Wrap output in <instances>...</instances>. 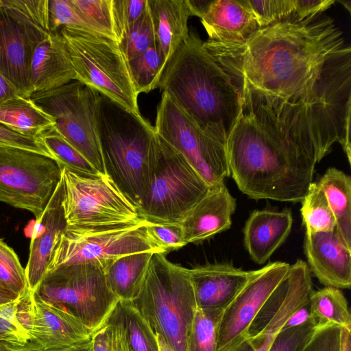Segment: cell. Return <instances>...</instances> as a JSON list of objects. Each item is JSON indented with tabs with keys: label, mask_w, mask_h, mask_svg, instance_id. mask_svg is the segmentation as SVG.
<instances>
[{
	"label": "cell",
	"mask_w": 351,
	"mask_h": 351,
	"mask_svg": "<svg viewBox=\"0 0 351 351\" xmlns=\"http://www.w3.org/2000/svg\"><path fill=\"white\" fill-rule=\"evenodd\" d=\"M204 46L230 75L241 112L318 152L351 160V48L324 13L293 14L241 42Z\"/></svg>",
	"instance_id": "cell-1"
},
{
	"label": "cell",
	"mask_w": 351,
	"mask_h": 351,
	"mask_svg": "<svg viewBox=\"0 0 351 351\" xmlns=\"http://www.w3.org/2000/svg\"><path fill=\"white\" fill-rule=\"evenodd\" d=\"M230 173L254 199L301 202L319 162L317 154L241 112L227 141Z\"/></svg>",
	"instance_id": "cell-2"
},
{
	"label": "cell",
	"mask_w": 351,
	"mask_h": 351,
	"mask_svg": "<svg viewBox=\"0 0 351 351\" xmlns=\"http://www.w3.org/2000/svg\"><path fill=\"white\" fill-rule=\"evenodd\" d=\"M157 88L187 112L209 136L227 145L241 112L230 75L190 32L161 73Z\"/></svg>",
	"instance_id": "cell-3"
},
{
	"label": "cell",
	"mask_w": 351,
	"mask_h": 351,
	"mask_svg": "<svg viewBox=\"0 0 351 351\" xmlns=\"http://www.w3.org/2000/svg\"><path fill=\"white\" fill-rule=\"evenodd\" d=\"M95 126L106 174L138 208L149 185L154 128L141 114L100 93Z\"/></svg>",
	"instance_id": "cell-4"
},
{
	"label": "cell",
	"mask_w": 351,
	"mask_h": 351,
	"mask_svg": "<svg viewBox=\"0 0 351 351\" xmlns=\"http://www.w3.org/2000/svg\"><path fill=\"white\" fill-rule=\"evenodd\" d=\"M132 302L175 351H186L197 308L189 269L170 262L165 253H153Z\"/></svg>",
	"instance_id": "cell-5"
},
{
	"label": "cell",
	"mask_w": 351,
	"mask_h": 351,
	"mask_svg": "<svg viewBox=\"0 0 351 351\" xmlns=\"http://www.w3.org/2000/svg\"><path fill=\"white\" fill-rule=\"evenodd\" d=\"M76 80L128 110L140 115L138 94L127 60L114 39L86 30L62 27L58 32Z\"/></svg>",
	"instance_id": "cell-6"
},
{
	"label": "cell",
	"mask_w": 351,
	"mask_h": 351,
	"mask_svg": "<svg viewBox=\"0 0 351 351\" xmlns=\"http://www.w3.org/2000/svg\"><path fill=\"white\" fill-rule=\"evenodd\" d=\"M107 262L64 265L47 271L33 297L73 315L93 332L119 300L106 281Z\"/></svg>",
	"instance_id": "cell-7"
},
{
	"label": "cell",
	"mask_w": 351,
	"mask_h": 351,
	"mask_svg": "<svg viewBox=\"0 0 351 351\" xmlns=\"http://www.w3.org/2000/svg\"><path fill=\"white\" fill-rule=\"evenodd\" d=\"M208 189L185 158L156 134L149 188L137 208L140 217L180 223Z\"/></svg>",
	"instance_id": "cell-8"
},
{
	"label": "cell",
	"mask_w": 351,
	"mask_h": 351,
	"mask_svg": "<svg viewBox=\"0 0 351 351\" xmlns=\"http://www.w3.org/2000/svg\"><path fill=\"white\" fill-rule=\"evenodd\" d=\"M61 169L66 228H110L143 220L136 207L106 174L88 177Z\"/></svg>",
	"instance_id": "cell-9"
},
{
	"label": "cell",
	"mask_w": 351,
	"mask_h": 351,
	"mask_svg": "<svg viewBox=\"0 0 351 351\" xmlns=\"http://www.w3.org/2000/svg\"><path fill=\"white\" fill-rule=\"evenodd\" d=\"M156 133L179 152L209 187L230 176L227 145L207 134L182 108L162 93L154 126Z\"/></svg>",
	"instance_id": "cell-10"
},
{
	"label": "cell",
	"mask_w": 351,
	"mask_h": 351,
	"mask_svg": "<svg viewBox=\"0 0 351 351\" xmlns=\"http://www.w3.org/2000/svg\"><path fill=\"white\" fill-rule=\"evenodd\" d=\"M99 93L73 80L58 88L31 95L54 120L56 130L102 175H106L99 144L95 109Z\"/></svg>",
	"instance_id": "cell-11"
},
{
	"label": "cell",
	"mask_w": 351,
	"mask_h": 351,
	"mask_svg": "<svg viewBox=\"0 0 351 351\" xmlns=\"http://www.w3.org/2000/svg\"><path fill=\"white\" fill-rule=\"evenodd\" d=\"M62 178L57 162L43 154L0 147V202L42 216Z\"/></svg>",
	"instance_id": "cell-12"
},
{
	"label": "cell",
	"mask_w": 351,
	"mask_h": 351,
	"mask_svg": "<svg viewBox=\"0 0 351 351\" xmlns=\"http://www.w3.org/2000/svg\"><path fill=\"white\" fill-rule=\"evenodd\" d=\"M149 223L143 219L135 224L110 228H66L56 245L47 271L64 265L107 262L135 253L165 254L149 234Z\"/></svg>",
	"instance_id": "cell-13"
},
{
	"label": "cell",
	"mask_w": 351,
	"mask_h": 351,
	"mask_svg": "<svg viewBox=\"0 0 351 351\" xmlns=\"http://www.w3.org/2000/svg\"><path fill=\"white\" fill-rule=\"evenodd\" d=\"M289 267V263L276 261L252 271L244 286L222 311L217 351H230L246 338L251 323Z\"/></svg>",
	"instance_id": "cell-14"
},
{
	"label": "cell",
	"mask_w": 351,
	"mask_h": 351,
	"mask_svg": "<svg viewBox=\"0 0 351 351\" xmlns=\"http://www.w3.org/2000/svg\"><path fill=\"white\" fill-rule=\"evenodd\" d=\"M49 33L0 5V73L20 95L30 97V66L36 46Z\"/></svg>",
	"instance_id": "cell-15"
},
{
	"label": "cell",
	"mask_w": 351,
	"mask_h": 351,
	"mask_svg": "<svg viewBox=\"0 0 351 351\" xmlns=\"http://www.w3.org/2000/svg\"><path fill=\"white\" fill-rule=\"evenodd\" d=\"M304 249L308 268L325 287H351V247L337 228L328 232H306Z\"/></svg>",
	"instance_id": "cell-16"
},
{
	"label": "cell",
	"mask_w": 351,
	"mask_h": 351,
	"mask_svg": "<svg viewBox=\"0 0 351 351\" xmlns=\"http://www.w3.org/2000/svg\"><path fill=\"white\" fill-rule=\"evenodd\" d=\"M62 195L61 179L42 216L35 221L25 268L28 287L32 292L47 273L56 245L66 228Z\"/></svg>",
	"instance_id": "cell-17"
},
{
	"label": "cell",
	"mask_w": 351,
	"mask_h": 351,
	"mask_svg": "<svg viewBox=\"0 0 351 351\" xmlns=\"http://www.w3.org/2000/svg\"><path fill=\"white\" fill-rule=\"evenodd\" d=\"M236 204L225 183L209 187L180 223L185 243L202 241L229 229Z\"/></svg>",
	"instance_id": "cell-18"
},
{
	"label": "cell",
	"mask_w": 351,
	"mask_h": 351,
	"mask_svg": "<svg viewBox=\"0 0 351 351\" xmlns=\"http://www.w3.org/2000/svg\"><path fill=\"white\" fill-rule=\"evenodd\" d=\"M33 298L29 341L43 351H60L91 337L93 331L73 315Z\"/></svg>",
	"instance_id": "cell-19"
},
{
	"label": "cell",
	"mask_w": 351,
	"mask_h": 351,
	"mask_svg": "<svg viewBox=\"0 0 351 351\" xmlns=\"http://www.w3.org/2000/svg\"><path fill=\"white\" fill-rule=\"evenodd\" d=\"M189 272L197 308L223 310L244 286L252 271L222 263L197 266Z\"/></svg>",
	"instance_id": "cell-20"
},
{
	"label": "cell",
	"mask_w": 351,
	"mask_h": 351,
	"mask_svg": "<svg viewBox=\"0 0 351 351\" xmlns=\"http://www.w3.org/2000/svg\"><path fill=\"white\" fill-rule=\"evenodd\" d=\"M200 19L208 40L221 43L243 41L259 28L247 0L209 1Z\"/></svg>",
	"instance_id": "cell-21"
},
{
	"label": "cell",
	"mask_w": 351,
	"mask_h": 351,
	"mask_svg": "<svg viewBox=\"0 0 351 351\" xmlns=\"http://www.w3.org/2000/svg\"><path fill=\"white\" fill-rule=\"evenodd\" d=\"M292 224L289 209L253 211L243 229L244 245L251 258L259 265L265 263L286 240Z\"/></svg>",
	"instance_id": "cell-22"
},
{
	"label": "cell",
	"mask_w": 351,
	"mask_h": 351,
	"mask_svg": "<svg viewBox=\"0 0 351 351\" xmlns=\"http://www.w3.org/2000/svg\"><path fill=\"white\" fill-rule=\"evenodd\" d=\"M30 74L32 93L56 89L76 80L58 32L49 33L36 46Z\"/></svg>",
	"instance_id": "cell-23"
},
{
	"label": "cell",
	"mask_w": 351,
	"mask_h": 351,
	"mask_svg": "<svg viewBox=\"0 0 351 351\" xmlns=\"http://www.w3.org/2000/svg\"><path fill=\"white\" fill-rule=\"evenodd\" d=\"M147 5L165 66L189 35L191 11L186 0H147Z\"/></svg>",
	"instance_id": "cell-24"
},
{
	"label": "cell",
	"mask_w": 351,
	"mask_h": 351,
	"mask_svg": "<svg viewBox=\"0 0 351 351\" xmlns=\"http://www.w3.org/2000/svg\"><path fill=\"white\" fill-rule=\"evenodd\" d=\"M152 254V252L127 254L106 263L104 266L106 281L119 300L132 301L135 298Z\"/></svg>",
	"instance_id": "cell-25"
},
{
	"label": "cell",
	"mask_w": 351,
	"mask_h": 351,
	"mask_svg": "<svg viewBox=\"0 0 351 351\" xmlns=\"http://www.w3.org/2000/svg\"><path fill=\"white\" fill-rule=\"evenodd\" d=\"M0 122L21 134L35 138L56 125L53 119L31 97L21 95L0 106Z\"/></svg>",
	"instance_id": "cell-26"
},
{
	"label": "cell",
	"mask_w": 351,
	"mask_h": 351,
	"mask_svg": "<svg viewBox=\"0 0 351 351\" xmlns=\"http://www.w3.org/2000/svg\"><path fill=\"white\" fill-rule=\"evenodd\" d=\"M336 221V228L351 247V178L335 167L328 168L317 182Z\"/></svg>",
	"instance_id": "cell-27"
},
{
	"label": "cell",
	"mask_w": 351,
	"mask_h": 351,
	"mask_svg": "<svg viewBox=\"0 0 351 351\" xmlns=\"http://www.w3.org/2000/svg\"><path fill=\"white\" fill-rule=\"evenodd\" d=\"M104 322L121 326L130 351H160L156 334L132 301L118 300Z\"/></svg>",
	"instance_id": "cell-28"
},
{
	"label": "cell",
	"mask_w": 351,
	"mask_h": 351,
	"mask_svg": "<svg viewBox=\"0 0 351 351\" xmlns=\"http://www.w3.org/2000/svg\"><path fill=\"white\" fill-rule=\"evenodd\" d=\"M309 303L317 324H331L351 330V315L348 301L341 289L325 287L313 291Z\"/></svg>",
	"instance_id": "cell-29"
},
{
	"label": "cell",
	"mask_w": 351,
	"mask_h": 351,
	"mask_svg": "<svg viewBox=\"0 0 351 351\" xmlns=\"http://www.w3.org/2000/svg\"><path fill=\"white\" fill-rule=\"evenodd\" d=\"M38 138L60 168L66 167L76 173L88 177L102 175L56 130L55 127L43 132Z\"/></svg>",
	"instance_id": "cell-30"
},
{
	"label": "cell",
	"mask_w": 351,
	"mask_h": 351,
	"mask_svg": "<svg viewBox=\"0 0 351 351\" xmlns=\"http://www.w3.org/2000/svg\"><path fill=\"white\" fill-rule=\"evenodd\" d=\"M128 65L138 95L147 93L157 88L165 60L156 42L143 53L129 61Z\"/></svg>",
	"instance_id": "cell-31"
},
{
	"label": "cell",
	"mask_w": 351,
	"mask_h": 351,
	"mask_svg": "<svg viewBox=\"0 0 351 351\" xmlns=\"http://www.w3.org/2000/svg\"><path fill=\"white\" fill-rule=\"evenodd\" d=\"M301 202L300 211L306 232H328L336 228L335 218L317 182H312Z\"/></svg>",
	"instance_id": "cell-32"
},
{
	"label": "cell",
	"mask_w": 351,
	"mask_h": 351,
	"mask_svg": "<svg viewBox=\"0 0 351 351\" xmlns=\"http://www.w3.org/2000/svg\"><path fill=\"white\" fill-rule=\"evenodd\" d=\"M222 309L197 308L186 339V351H217Z\"/></svg>",
	"instance_id": "cell-33"
},
{
	"label": "cell",
	"mask_w": 351,
	"mask_h": 351,
	"mask_svg": "<svg viewBox=\"0 0 351 351\" xmlns=\"http://www.w3.org/2000/svg\"><path fill=\"white\" fill-rule=\"evenodd\" d=\"M155 34L148 5L130 27L119 46L127 62L138 56L154 43Z\"/></svg>",
	"instance_id": "cell-34"
},
{
	"label": "cell",
	"mask_w": 351,
	"mask_h": 351,
	"mask_svg": "<svg viewBox=\"0 0 351 351\" xmlns=\"http://www.w3.org/2000/svg\"><path fill=\"white\" fill-rule=\"evenodd\" d=\"M71 1L93 32L117 40L113 30L112 0H71Z\"/></svg>",
	"instance_id": "cell-35"
},
{
	"label": "cell",
	"mask_w": 351,
	"mask_h": 351,
	"mask_svg": "<svg viewBox=\"0 0 351 351\" xmlns=\"http://www.w3.org/2000/svg\"><path fill=\"white\" fill-rule=\"evenodd\" d=\"M0 282L19 297L29 291L25 270L19 257L10 246L0 239Z\"/></svg>",
	"instance_id": "cell-36"
},
{
	"label": "cell",
	"mask_w": 351,
	"mask_h": 351,
	"mask_svg": "<svg viewBox=\"0 0 351 351\" xmlns=\"http://www.w3.org/2000/svg\"><path fill=\"white\" fill-rule=\"evenodd\" d=\"M18 299L0 305V341L24 345L29 341L30 337L18 310Z\"/></svg>",
	"instance_id": "cell-37"
},
{
	"label": "cell",
	"mask_w": 351,
	"mask_h": 351,
	"mask_svg": "<svg viewBox=\"0 0 351 351\" xmlns=\"http://www.w3.org/2000/svg\"><path fill=\"white\" fill-rule=\"evenodd\" d=\"M259 27L297 14V0H247Z\"/></svg>",
	"instance_id": "cell-38"
},
{
	"label": "cell",
	"mask_w": 351,
	"mask_h": 351,
	"mask_svg": "<svg viewBox=\"0 0 351 351\" xmlns=\"http://www.w3.org/2000/svg\"><path fill=\"white\" fill-rule=\"evenodd\" d=\"M49 27L51 33L62 27L93 32L71 0H49Z\"/></svg>",
	"instance_id": "cell-39"
},
{
	"label": "cell",
	"mask_w": 351,
	"mask_h": 351,
	"mask_svg": "<svg viewBox=\"0 0 351 351\" xmlns=\"http://www.w3.org/2000/svg\"><path fill=\"white\" fill-rule=\"evenodd\" d=\"M147 0H112L113 30L119 43L145 10Z\"/></svg>",
	"instance_id": "cell-40"
},
{
	"label": "cell",
	"mask_w": 351,
	"mask_h": 351,
	"mask_svg": "<svg viewBox=\"0 0 351 351\" xmlns=\"http://www.w3.org/2000/svg\"><path fill=\"white\" fill-rule=\"evenodd\" d=\"M316 327V320L311 319L301 326L281 329L275 335L268 351H304Z\"/></svg>",
	"instance_id": "cell-41"
},
{
	"label": "cell",
	"mask_w": 351,
	"mask_h": 351,
	"mask_svg": "<svg viewBox=\"0 0 351 351\" xmlns=\"http://www.w3.org/2000/svg\"><path fill=\"white\" fill-rule=\"evenodd\" d=\"M0 5L51 33L49 27V0H0Z\"/></svg>",
	"instance_id": "cell-42"
},
{
	"label": "cell",
	"mask_w": 351,
	"mask_h": 351,
	"mask_svg": "<svg viewBox=\"0 0 351 351\" xmlns=\"http://www.w3.org/2000/svg\"><path fill=\"white\" fill-rule=\"evenodd\" d=\"M92 351H130L121 326L104 322L90 337Z\"/></svg>",
	"instance_id": "cell-43"
},
{
	"label": "cell",
	"mask_w": 351,
	"mask_h": 351,
	"mask_svg": "<svg viewBox=\"0 0 351 351\" xmlns=\"http://www.w3.org/2000/svg\"><path fill=\"white\" fill-rule=\"evenodd\" d=\"M342 328L331 324H317L304 351H341Z\"/></svg>",
	"instance_id": "cell-44"
},
{
	"label": "cell",
	"mask_w": 351,
	"mask_h": 351,
	"mask_svg": "<svg viewBox=\"0 0 351 351\" xmlns=\"http://www.w3.org/2000/svg\"><path fill=\"white\" fill-rule=\"evenodd\" d=\"M147 230L154 239L165 252L178 250L186 245L180 223L149 222Z\"/></svg>",
	"instance_id": "cell-45"
},
{
	"label": "cell",
	"mask_w": 351,
	"mask_h": 351,
	"mask_svg": "<svg viewBox=\"0 0 351 351\" xmlns=\"http://www.w3.org/2000/svg\"><path fill=\"white\" fill-rule=\"evenodd\" d=\"M0 147L20 148L52 158L51 155L38 137L35 138L21 134L1 122Z\"/></svg>",
	"instance_id": "cell-46"
},
{
	"label": "cell",
	"mask_w": 351,
	"mask_h": 351,
	"mask_svg": "<svg viewBox=\"0 0 351 351\" xmlns=\"http://www.w3.org/2000/svg\"><path fill=\"white\" fill-rule=\"evenodd\" d=\"M276 334L262 332L254 337H246L230 351H268Z\"/></svg>",
	"instance_id": "cell-47"
},
{
	"label": "cell",
	"mask_w": 351,
	"mask_h": 351,
	"mask_svg": "<svg viewBox=\"0 0 351 351\" xmlns=\"http://www.w3.org/2000/svg\"><path fill=\"white\" fill-rule=\"evenodd\" d=\"M311 319L313 318L311 312V306L309 300L306 303L300 306L294 313L290 316L284 324L282 329L295 327L301 326Z\"/></svg>",
	"instance_id": "cell-48"
},
{
	"label": "cell",
	"mask_w": 351,
	"mask_h": 351,
	"mask_svg": "<svg viewBox=\"0 0 351 351\" xmlns=\"http://www.w3.org/2000/svg\"><path fill=\"white\" fill-rule=\"evenodd\" d=\"M20 95L16 88L0 73V106Z\"/></svg>",
	"instance_id": "cell-49"
},
{
	"label": "cell",
	"mask_w": 351,
	"mask_h": 351,
	"mask_svg": "<svg viewBox=\"0 0 351 351\" xmlns=\"http://www.w3.org/2000/svg\"><path fill=\"white\" fill-rule=\"evenodd\" d=\"M0 351H43L39 347L29 341L24 345L0 341Z\"/></svg>",
	"instance_id": "cell-50"
},
{
	"label": "cell",
	"mask_w": 351,
	"mask_h": 351,
	"mask_svg": "<svg viewBox=\"0 0 351 351\" xmlns=\"http://www.w3.org/2000/svg\"><path fill=\"white\" fill-rule=\"evenodd\" d=\"M19 297L0 282V305L14 301Z\"/></svg>",
	"instance_id": "cell-51"
},
{
	"label": "cell",
	"mask_w": 351,
	"mask_h": 351,
	"mask_svg": "<svg viewBox=\"0 0 351 351\" xmlns=\"http://www.w3.org/2000/svg\"><path fill=\"white\" fill-rule=\"evenodd\" d=\"M60 351H92L90 337Z\"/></svg>",
	"instance_id": "cell-52"
},
{
	"label": "cell",
	"mask_w": 351,
	"mask_h": 351,
	"mask_svg": "<svg viewBox=\"0 0 351 351\" xmlns=\"http://www.w3.org/2000/svg\"><path fill=\"white\" fill-rule=\"evenodd\" d=\"M341 351H351V330L342 328Z\"/></svg>",
	"instance_id": "cell-53"
},
{
	"label": "cell",
	"mask_w": 351,
	"mask_h": 351,
	"mask_svg": "<svg viewBox=\"0 0 351 351\" xmlns=\"http://www.w3.org/2000/svg\"><path fill=\"white\" fill-rule=\"evenodd\" d=\"M160 351H175L169 343L159 334H156Z\"/></svg>",
	"instance_id": "cell-54"
}]
</instances>
